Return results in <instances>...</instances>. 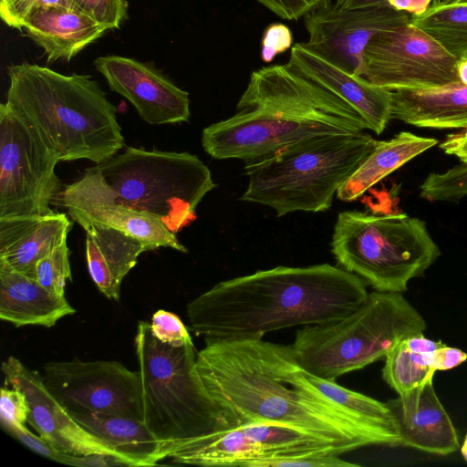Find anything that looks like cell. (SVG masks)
Instances as JSON below:
<instances>
[{
    "mask_svg": "<svg viewBox=\"0 0 467 467\" xmlns=\"http://www.w3.org/2000/svg\"><path fill=\"white\" fill-rule=\"evenodd\" d=\"M433 0H387L389 5L398 11L418 16L424 14L431 5Z\"/></svg>",
    "mask_w": 467,
    "mask_h": 467,
    "instance_id": "b9f144b4",
    "label": "cell"
},
{
    "mask_svg": "<svg viewBox=\"0 0 467 467\" xmlns=\"http://www.w3.org/2000/svg\"><path fill=\"white\" fill-rule=\"evenodd\" d=\"M410 23L458 61L467 58V4L431 6L421 16H412Z\"/></svg>",
    "mask_w": 467,
    "mask_h": 467,
    "instance_id": "83f0119b",
    "label": "cell"
},
{
    "mask_svg": "<svg viewBox=\"0 0 467 467\" xmlns=\"http://www.w3.org/2000/svg\"><path fill=\"white\" fill-rule=\"evenodd\" d=\"M341 452L330 443L291 427L257 422L230 427L196 440L171 457L175 463L258 467L275 458Z\"/></svg>",
    "mask_w": 467,
    "mask_h": 467,
    "instance_id": "7c38bea8",
    "label": "cell"
},
{
    "mask_svg": "<svg viewBox=\"0 0 467 467\" xmlns=\"http://www.w3.org/2000/svg\"><path fill=\"white\" fill-rule=\"evenodd\" d=\"M58 159L5 103L0 105V218L45 215L62 191Z\"/></svg>",
    "mask_w": 467,
    "mask_h": 467,
    "instance_id": "30bf717a",
    "label": "cell"
},
{
    "mask_svg": "<svg viewBox=\"0 0 467 467\" xmlns=\"http://www.w3.org/2000/svg\"><path fill=\"white\" fill-rule=\"evenodd\" d=\"M5 385L20 389L29 403L27 420L40 437L57 449L75 455L119 456L103 441L78 424L46 387L42 375L18 358L8 357L2 363Z\"/></svg>",
    "mask_w": 467,
    "mask_h": 467,
    "instance_id": "2e32d148",
    "label": "cell"
},
{
    "mask_svg": "<svg viewBox=\"0 0 467 467\" xmlns=\"http://www.w3.org/2000/svg\"><path fill=\"white\" fill-rule=\"evenodd\" d=\"M57 5H71L68 0H4L0 1V16L7 26L21 29L36 10Z\"/></svg>",
    "mask_w": 467,
    "mask_h": 467,
    "instance_id": "d590c367",
    "label": "cell"
},
{
    "mask_svg": "<svg viewBox=\"0 0 467 467\" xmlns=\"http://www.w3.org/2000/svg\"><path fill=\"white\" fill-rule=\"evenodd\" d=\"M425 329V320L401 293L375 291L341 319L303 326L291 346L306 371L336 380L385 359L399 342Z\"/></svg>",
    "mask_w": 467,
    "mask_h": 467,
    "instance_id": "52a82bcc",
    "label": "cell"
},
{
    "mask_svg": "<svg viewBox=\"0 0 467 467\" xmlns=\"http://www.w3.org/2000/svg\"><path fill=\"white\" fill-rule=\"evenodd\" d=\"M90 433L106 442L127 466H152L165 459L161 445L138 419L95 412L68 411Z\"/></svg>",
    "mask_w": 467,
    "mask_h": 467,
    "instance_id": "d4e9b609",
    "label": "cell"
},
{
    "mask_svg": "<svg viewBox=\"0 0 467 467\" xmlns=\"http://www.w3.org/2000/svg\"><path fill=\"white\" fill-rule=\"evenodd\" d=\"M134 347L140 378L143 422L165 458L196 440L230 428L196 369L192 340L180 347L157 339L150 324L138 323Z\"/></svg>",
    "mask_w": 467,
    "mask_h": 467,
    "instance_id": "8992f818",
    "label": "cell"
},
{
    "mask_svg": "<svg viewBox=\"0 0 467 467\" xmlns=\"http://www.w3.org/2000/svg\"><path fill=\"white\" fill-rule=\"evenodd\" d=\"M461 452H462L465 462H467V433L464 437L462 445L461 447Z\"/></svg>",
    "mask_w": 467,
    "mask_h": 467,
    "instance_id": "bcb514c9",
    "label": "cell"
},
{
    "mask_svg": "<svg viewBox=\"0 0 467 467\" xmlns=\"http://www.w3.org/2000/svg\"><path fill=\"white\" fill-rule=\"evenodd\" d=\"M94 66L110 89L130 101L147 123L164 125L189 121V93L154 66L118 55L99 57Z\"/></svg>",
    "mask_w": 467,
    "mask_h": 467,
    "instance_id": "9a60e30c",
    "label": "cell"
},
{
    "mask_svg": "<svg viewBox=\"0 0 467 467\" xmlns=\"http://www.w3.org/2000/svg\"><path fill=\"white\" fill-rule=\"evenodd\" d=\"M467 4V0H433L431 6Z\"/></svg>",
    "mask_w": 467,
    "mask_h": 467,
    "instance_id": "f6af8a7d",
    "label": "cell"
},
{
    "mask_svg": "<svg viewBox=\"0 0 467 467\" xmlns=\"http://www.w3.org/2000/svg\"><path fill=\"white\" fill-rule=\"evenodd\" d=\"M391 119L421 128H467V85L392 90Z\"/></svg>",
    "mask_w": 467,
    "mask_h": 467,
    "instance_id": "cb8c5ba5",
    "label": "cell"
},
{
    "mask_svg": "<svg viewBox=\"0 0 467 467\" xmlns=\"http://www.w3.org/2000/svg\"><path fill=\"white\" fill-rule=\"evenodd\" d=\"M438 140L401 131L389 140L377 141L375 147L345 181L337 192L344 202H353L385 177L422 152Z\"/></svg>",
    "mask_w": 467,
    "mask_h": 467,
    "instance_id": "484cf974",
    "label": "cell"
},
{
    "mask_svg": "<svg viewBox=\"0 0 467 467\" xmlns=\"http://www.w3.org/2000/svg\"><path fill=\"white\" fill-rule=\"evenodd\" d=\"M356 463L347 462L336 454H309L275 458L264 461L258 467H354Z\"/></svg>",
    "mask_w": 467,
    "mask_h": 467,
    "instance_id": "8d00e7d4",
    "label": "cell"
},
{
    "mask_svg": "<svg viewBox=\"0 0 467 467\" xmlns=\"http://www.w3.org/2000/svg\"><path fill=\"white\" fill-rule=\"evenodd\" d=\"M94 168L116 202L158 218L174 234L195 219L197 206L216 187L210 169L189 152L125 147Z\"/></svg>",
    "mask_w": 467,
    "mask_h": 467,
    "instance_id": "9c48e42d",
    "label": "cell"
},
{
    "mask_svg": "<svg viewBox=\"0 0 467 467\" xmlns=\"http://www.w3.org/2000/svg\"><path fill=\"white\" fill-rule=\"evenodd\" d=\"M150 330L160 341L180 347L192 340L189 331L180 317L170 311L160 309L151 317Z\"/></svg>",
    "mask_w": 467,
    "mask_h": 467,
    "instance_id": "836d02e7",
    "label": "cell"
},
{
    "mask_svg": "<svg viewBox=\"0 0 467 467\" xmlns=\"http://www.w3.org/2000/svg\"><path fill=\"white\" fill-rule=\"evenodd\" d=\"M196 369L230 427L270 422L323 440L341 454L400 446L399 431L371 423L326 396L306 376L292 346L263 338H205Z\"/></svg>",
    "mask_w": 467,
    "mask_h": 467,
    "instance_id": "6da1fadb",
    "label": "cell"
},
{
    "mask_svg": "<svg viewBox=\"0 0 467 467\" xmlns=\"http://www.w3.org/2000/svg\"><path fill=\"white\" fill-rule=\"evenodd\" d=\"M55 202L74 207L91 219L117 229L142 243L149 251L169 247L187 253V248L158 218L116 202L112 191L94 166L86 169L81 178L66 185Z\"/></svg>",
    "mask_w": 467,
    "mask_h": 467,
    "instance_id": "e0dca14e",
    "label": "cell"
},
{
    "mask_svg": "<svg viewBox=\"0 0 467 467\" xmlns=\"http://www.w3.org/2000/svg\"><path fill=\"white\" fill-rule=\"evenodd\" d=\"M286 65L348 103L363 119L368 130L376 134L382 133L391 119L392 90L348 74L314 53L304 43L292 47Z\"/></svg>",
    "mask_w": 467,
    "mask_h": 467,
    "instance_id": "ac0fdd59",
    "label": "cell"
},
{
    "mask_svg": "<svg viewBox=\"0 0 467 467\" xmlns=\"http://www.w3.org/2000/svg\"><path fill=\"white\" fill-rule=\"evenodd\" d=\"M236 109L202 130V146L214 159L246 161L308 138L368 130L348 103L286 64L252 72Z\"/></svg>",
    "mask_w": 467,
    "mask_h": 467,
    "instance_id": "3957f363",
    "label": "cell"
},
{
    "mask_svg": "<svg viewBox=\"0 0 467 467\" xmlns=\"http://www.w3.org/2000/svg\"><path fill=\"white\" fill-rule=\"evenodd\" d=\"M70 5L91 16L108 30L119 28L128 11L126 0H68Z\"/></svg>",
    "mask_w": 467,
    "mask_h": 467,
    "instance_id": "d6a6232c",
    "label": "cell"
},
{
    "mask_svg": "<svg viewBox=\"0 0 467 467\" xmlns=\"http://www.w3.org/2000/svg\"><path fill=\"white\" fill-rule=\"evenodd\" d=\"M293 35L288 26L282 23L268 26L263 35L261 58L270 63L276 55L285 52L292 47Z\"/></svg>",
    "mask_w": 467,
    "mask_h": 467,
    "instance_id": "74e56055",
    "label": "cell"
},
{
    "mask_svg": "<svg viewBox=\"0 0 467 467\" xmlns=\"http://www.w3.org/2000/svg\"><path fill=\"white\" fill-rule=\"evenodd\" d=\"M30 412L26 396L18 389L4 386L1 389L0 417L3 427L21 426L27 422Z\"/></svg>",
    "mask_w": 467,
    "mask_h": 467,
    "instance_id": "e575fe53",
    "label": "cell"
},
{
    "mask_svg": "<svg viewBox=\"0 0 467 467\" xmlns=\"http://www.w3.org/2000/svg\"><path fill=\"white\" fill-rule=\"evenodd\" d=\"M0 1H4V0H0Z\"/></svg>",
    "mask_w": 467,
    "mask_h": 467,
    "instance_id": "7dc6e473",
    "label": "cell"
},
{
    "mask_svg": "<svg viewBox=\"0 0 467 467\" xmlns=\"http://www.w3.org/2000/svg\"><path fill=\"white\" fill-rule=\"evenodd\" d=\"M443 344L425 337L423 333L402 339L385 358L384 381L399 395L424 385L433 379L434 353Z\"/></svg>",
    "mask_w": 467,
    "mask_h": 467,
    "instance_id": "4316f807",
    "label": "cell"
},
{
    "mask_svg": "<svg viewBox=\"0 0 467 467\" xmlns=\"http://www.w3.org/2000/svg\"><path fill=\"white\" fill-rule=\"evenodd\" d=\"M366 285L329 264L279 265L219 282L187 305V315L191 329L205 338H263L347 317L366 300Z\"/></svg>",
    "mask_w": 467,
    "mask_h": 467,
    "instance_id": "7a4b0ae2",
    "label": "cell"
},
{
    "mask_svg": "<svg viewBox=\"0 0 467 467\" xmlns=\"http://www.w3.org/2000/svg\"><path fill=\"white\" fill-rule=\"evenodd\" d=\"M467 360V353L457 348L441 346L434 353L433 368L435 371L451 369Z\"/></svg>",
    "mask_w": 467,
    "mask_h": 467,
    "instance_id": "ab89813d",
    "label": "cell"
},
{
    "mask_svg": "<svg viewBox=\"0 0 467 467\" xmlns=\"http://www.w3.org/2000/svg\"><path fill=\"white\" fill-rule=\"evenodd\" d=\"M458 64L410 22L380 31L368 41L358 77L389 90L426 89L460 81Z\"/></svg>",
    "mask_w": 467,
    "mask_h": 467,
    "instance_id": "8fae6325",
    "label": "cell"
},
{
    "mask_svg": "<svg viewBox=\"0 0 467 467\" xmlns=\"http://www.w3.org/2000/svg\"><path fill=\"white\" fill-rule=\"evenodd\" d=\"M69 248L65 242L43 257L36 266L35 279L48 291L65 296L67 280H71Z\"/></svg>",
    "mask_w": 467,
    "mask_h": 467,
    "instance_id": "1f68e13d",
    "label": "cell"
},
{
    "mask_svg": "<svg viewBox=\"0 0 467 467\" xmlns=\"http://www.w3.org/2000/svg\"><path fill=\"white\" fill-rule=\"evenodd\" d=\"M412 16L381 4L342 9L328 2L304 16L305 46L329 63L358 76L368 41L380 31L410 22Z\"/></svg>",
    "mask_w": 467,
    "mask_h": 467,
    "instance_id": "5bb4252c",
    "label": "cell"
},
{
    "mask_svg": "<svg viewBox=\"0 0 467 467\" xmlns=\"http://www.w3.org/2000/svg\"><path fill=\"white\" fill-rule=\"evenodd\" d=\"M65 296L54 294L36 279L0 264V318L19 327H53L59 319L75 314Z\"/></svg>",
    "mask_w": 467,
    "mask_h": 467,
    "instance_id": "603a6c76",
    "label": "cell"
},
{
    "mask_svg": "<svg viewBox=\"0 0 467 467\" xmlns=\"http://www.w3.org/2000/svg\"><path fill=\"white\" fill-rule=\"evenodd\" d=\"M458 77L462 84L467 85V58L459 61Z\"/></svg>",
    "mask_w": 467,
    "mask_h": 467,
    "instance_id": "ee69618b",
    "label": "cell"
},
{
    "mask_svg": "<svg viewBox=\"0 0 467 467\" xmlns=\"http://www.w3.org/2000/svg\"><path fill=\"white\" fill-rule=\"evenodd\" d=\"M34 452L57 462L73 466H109V457L104 455H75L62 451L39 435L32 433L25 425L5 429Z\"/></svg>",
    "mask_w": 467,
    "mask_h": 467,
    "instance_id": "f546056e",
    "label": "cell"
},
{
    "mask_svg": "<svg viewBox=\"0 0 467 467\" xmlns=\"http://www.w3.org/2000/svg\"><path fill=\"white\" fill-rule=\"evenodd\" d=\"M440 148L445 153L454 155L462 163L467 164V128L462 129L459 132L449 134L440 143Z\"/></svg>",
    "mask_w": 467,
    "mask_h": 467,
    "instance_id": "60d3db41",
    "label": "cell"
},
{
    "mask_svg": "<svg viewBox=\"0 0 467 467\" xmlns=\"http://www.w3.org/2000/svg\"><path fill=\"white\" fill-rule=\"evenodd\" d=\"M377 141L364 131L316 136L246 161L248 184L240 200L268 206L278 217L327 211Z\"/></svg>",
    "mask_w": 467,
    "mask_h": 467,
    "instance_id": "5b68a950",
    "label": "cell"
},
{
    "mask_svg": "<svg viewBox=\"0 0 467 467\" xmlns=\"http://www.w3.org/2000/svg\"><path fill=\"white\" fill-rule=\"evenodd\" d=\"M7 108L59 161L103 163L125 147L116 107L87 74L24 62L7 70Z\"/></svg>",
    "mask_w": 467,
    "mask_h": 467,
    "instance_id": "277c9868",
    "label": "cell"
},
{
    "mask_svg": "<svg viewBox=\"0 0 467 467\" xmlns=\"http://www.w3.org/2000/svg\"><path fill=\"white\" fill-rule=\"evenodd\" d=\"M306 376L326 396L346 410L371 423L400 432L397 420L387 403L344 388L335 380L325 379L307 371Z\"/></svg>",
    "mask_w": 467,
    "mask_h": 467,
    "instance_id": "f1b7e54d",
    "label": "cell"
},
{
    "mask_svg": "<svg viewBox=\"0 0 467 467\" xmlns=\"http://www.w3.org/2000/svg\"><path fill=\"white\" fill-rule=\"evenodd\" d=\"M420 194L430 202H457L467 195V164L443 172H431L420 186Z\"/></svg>",
    "mask_w": 467,
    "mask_h": 467,
    "instance_id": "4dcf8cb0",
    "label": "cell"
},
{
    "mask_svg": "<svg viewBox=\"0 0 467 467\" xmlns=\"http://www.w3.org/2000/svg\"><path fill=\"white\" fill-rule=\"evenodd\" d=\"M331 252L337 265L376 291L403 293L441 252L425 222L406 213H338Z\"/></svg>",
    "mask_w": 467,
    "mask_h": 467,
    "instance_id": "ba28073f",
    "label": "cell"
},
{
    "mask_svg": "<svg viewBox=\"0 0 467 467\" xmlns=\"http://www.w3.org/2000/svg\"><path fill=\"white\" fill-rule=\"evenodd\" d=\"M335 3L342 9H356L386 4L387 0H337Z\"/></svg>",
    "mask_w": 467,
    "mask_h": 467,
    "instance_id": "7bdbcfd3",
    "label": "cell"
},
{
    "mask_svg": "<svg viewBox=\"0 0 467 467\" xmlns=\"http://www.w3.org/2000/svg\"><path fill=\"white\" fill-rule=\"evenodd\" d=\"M400 434V446L436 455H448L459 447L456 429L441 403L432 379L386 402Z\"/></svg>",
    "mask_w": 467,
    "mask_h": 467,
    "instance_id": "d6986e66",
    "label": "cell"
},
{
    "mask_svg": "<svg viewBox=\"0 0 467 467\" xmlns=\"http://www.w3.org/2000/svg\"><path fill=\"white\" fill-rule=\"evenodd\" d=\"M277 16L297 20L331 0H257Z\"/></svg>",
    "mask_w": 467,
    "mask_h": 467,
    "instance_id": "f35d334b",
    "label": "cell"
},
{
    "mask_svg": "<svg viewBox=\"0 0 467 467\" xmlns=\"http://www.w3.org/2000/svg\"><path fill=\"white\" fill-rule=\"evenodd\" d=\"M67 214L86 234L88 270L99 290L109 299L119 300L124 277L139 256L149 251L140 241L95 221L77 208L67 207Z\"/></svg>",
    "mask_w": 467,
    "mask_h": 467,
    "instance_id": "ffe728a7",
    "label": "cell"
},
{
    "mask_svg": "<svg viewBox=\"0 0 467 467\" xmlns=\"http://www.w3.org/2000/svg\"><path fill=\"white\" fill-rule=\"evenodd\" d=\"M42 378L68 411L123 415L143 421L139 372L118 361H52L44 365Z\"/></svg>",
    "mask_w": 467,
    "mask_h": 467,
    "instance_id": "4fadbf2b",
    "label": "cell"
},
{
    "mask_svg": "<svg viewBox=\"0 0 467 467\" xmlns=\"http://www.w3.org/2000/svg\"><path fill=\"white\" fill-rule=\"evenodd\" d=\"M27 36L45 51L47 61H69L108 30L72 5L39 8L24 22Z\"/></svg>",
    "mask_w": 467,
    "mask_h": 467,
    "instance_id": "7402d4cb",
    "label": "cell"
},
{
    "mask_svg": "<svg viewBox=\"0 0 467 467\" xmlns=\"http://www.w3.org/2000/svg\"><path fill=\"white\" fill-rule=\"evenodd\" d=\"M73 223L65 213L0 218V264L35 279L37 263L67 242Z\"/></svg>",
    "mask_w": 467,
    "mask_h": 467,
    "instance_id": "44dd1931",
    "label": "cell"
}]
</instances>
